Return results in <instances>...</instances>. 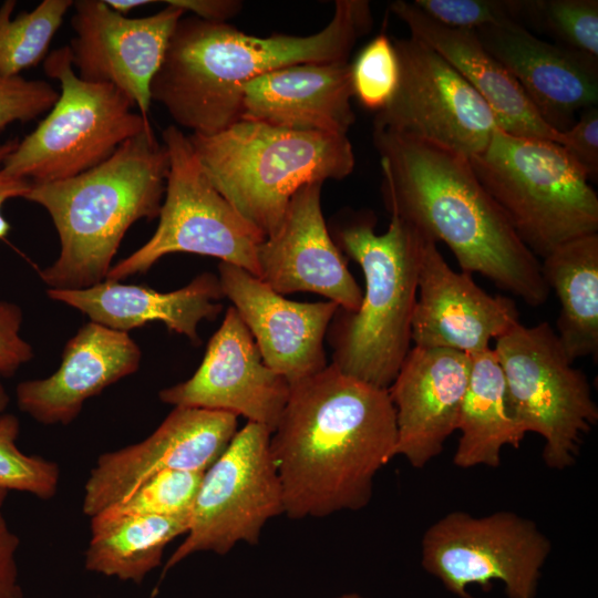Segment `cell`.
Segmentation results:
<instances>
[{
	"label": "cell",
	"mask_w": 598,
	"mask_h": 598,
	"mask_svg": "<svg viewBox=\"0 0 598 598\" xmlns=\"http://www.w3.org/2000/svg\"><path fill=\"white\" fill-rule=\"evenodd\" d=\"M395 411L388 389L328 364L290 384L270 453L285 514L299 519L358 511L377 473L395 455Z\"/></svg>",
	"instance_id": "1"
},
{
	"label": "cell",
	"mask_w": 598,
	"mask_h": 598,
	"mask_svg": "<svg viewBox=\"0 0 598 598\" xmlns=\"http://www.w3.org/2000/svg\"><path fill=\"white\" fill-rule=\"evenodd\" d=\"M382 195L391 216L443 241L462 271L477 272L530 307L549 296L539 259L475 175L470 158L444 145L373 131Z\"/></svg>",
	"instance_id": "2"
},
{
	"label": "cell",
	"mask_w": 598,
	"mask_h": 598,
	"mask_svg": "<svg viewBox=\"0 0 598 598\" xmlns=\"http://www.w3.org/2000/svg\"><path fill=\"white\" fill-rule=\"evenodd\" d=\"M372 24L370 3L363 0L336 1L329 23L306 37L260 38L226 22L182 18L152 81V101L192 134H216L240 121L247 82L293 64L348 60Z\"/></svg>",
	"instance_id": "3"
},
{
	"label": "cell",
	"mask_w": 598,
	"mask_h": 598,
	"mask_svg": "<svg viewBox=\"0 0 598 598\" xmlns=\"http://www.w3.org/2000/svg\"><path fill=\"white\" fill-rule=\"evenodd\" d=\"M168 154L148 126L106 161L76 176L31 184L24 199L51 216L60 239L56 260L40 271L50 289H84L106 279L130 227L158 217Z\"/></svg>",
	"instance_id": "4"
},
{
	"label": "cell",
	"mask_w": 598,
	"mask_h": 598,
	"mask_svg": "<svg viewBox=\"0 0 598 598\" xmlns=\"http://www.w3.org/2000/svg\"><path fill=\"white\" fill-rule=\"evenodd\" d=\"M371 210H347L330 233L362 269L365 289L355 311L338 308L328 328L332 361L342 373L381 389L394 381L411 349V324L426 235L391 216L375 233Z\"/></svg>",
	"instance_id": "5"
},
{
	"label": "cell",
	"mask_w": 598,
	"mask_h": 598,
	"mask_svg": "<svg viewBox=\"0 0 598 598\" xmlns=\"http://www.w3.org/2000/svg\"><path fill=\"white\" fill-rule=\"evenodd\" d=\"M190 145L219 194L266 237L303 185L342 179L354 168L347 135L292 131L240 120Z\"/></svg>",
	"instance_id": "6"
},
{
	"label": "cell",
	"mask_w": 598,
	"mask_h": 598,
	"mask_svg": "<svg viewBox=\"0 0 598 598\" xmlns=\"http://www.w3.org/2000/svg\"><path fill=\"white\" fill-rule=\"evenodd\" d=\"M468 158L481 184L538 259L598 231V196L558 143L498 127L487 147Z\"/></svg>",
	"instance_id": "7"
},
{
	"label": "cell",
	"mask_w": 598,
	"mask_h": 598,
	"mask_svg": "<svg viewBox=\"0 0 598 598\" xmlns=\"http://www.w3.org/2000/svg\"><path fill=\"white\" fill-rule=\"evenodd\" d=\"M44 71L60 83L58 100L4 158L6 173L31 184L66 179L100 165L151 126L118 89L80 79L69 47L50 52Z\"/></svg>",
	"instance_id": "8"
},
{
	"label": "cell",
	"mask_w": 598,
	"mask_h": 598,
	"mask_svg": "<svg viewBox=\"0 0 598 598\" xmlns=\"http://www.w3.org/2000/svg\"><path fill=\"white\" fill-rule=\"evenodd\" d=\"M504 373L508 409L522 431L540 435L549 468L573 465L584 436L598 421L586 374L574 367L547 322H520L493 349Z\"/></svg>",
	"instance_id": "9"
},
{
	"label": "cell",
	"mask_w": 598,
	"mask_h": 598,
	"mask_svg": "<svg viewBox=\"0 0 598 598\" xmlns=\"http://www.w3.org/2000/svg\"><path fill=\"white\" fill-rule=\"evenodd\" d=\"M162 141L169 167L158 226L141 248L111 267L106 279L120 281L146 272L162 257L176 252L215 257L259 278L257 254L266 236L213 186L188 135L169 125Z\"/></svg>",
	"instance_id": "10"
},
{
	"label": "cell",
	"mask_w": 598,
	"mask_h": 598,
	"mask_svg": "<svg viewBox=\"0 0 598 598\" xmlns=\"http://www.w3.org/2000/svg\"><path fill=\"white\" fill-rule=\"evenodd\" d=\"M270 435L267 427L247 422L204 472L186 536L163 574L196 553L225 555L240 542L255 545L265 524L285 514Z\"/></svg>",
	"instance_id": "11"
},
{
	"label": "cell",
	"mask_w": 598,
	"mask_h": 598,
	"mask_svg": "<svg viewBox=\"0 0 598 598\" xmlns=\"http://www.w3.org/2000/svg\"><path fill=\"white\" fill-rule=\"evenodd\" d=\"M550 539L526 517L499 511L482 517L450 512L422 537V566L461 598L466 586L484 590L501 580L509 598H534Z\"/></svg>",
	"instance_id": "12"
},
{
	"label": "cell",
	"mask_w": 598,
	"mask_h": 598,
	"mask_svg": "<svg viewBox=\"0 0 598 598\" xmlns=\"http://www.w3.org/2000/svg\"><path fill=\"white\" fill-rule=\"evenodd\" d=\"M396 91L373 121L383 131L434 142L467 157L482 153L497 121L475 89L442 55L412 38L393 39Z\"/></svg>",
	"instance_id": "13"
},
{
	"label": "cell",
	"mask_w": 598,
	"mask_h": 598,
	"mask_svg": "<svg viewBox=\"0 0 598 598\" xmlns=\"http://www.w3.org/2000/svg\"><path fill=\"white\" fill-rule=\"evenodd\" d=\"M236 415L174 406L145 440L101 454L84 484L82 512L90 518L164 471L204 473L237 433Z\"/></svg>",
	"instance_id": "14"
},
{
	"label": "cell",
	"mask_w": 598,
	"mask_h": 598,
	"mask_svg": "<svg viewBox=\"0 0 598 598\" xmlns=\"http://www.w3.org/2000/svg\"><path fill=\"white\" fill-rule=\"evenodd\" d=\"M75 37L69 50L80 79L123 92L148 118L151 84L184 11L166 7L147 17L128 18L104 0L73 1Z\"/></svg>",
	"instance_id": "15"
},
{
	"label": "cell",
	"mask_w": 598,
	"mask_h": 598,
	"mask_svg": "<svg viewBox=\"0 0 598 598\" xmlns=\"http://www.w3.org/2000/svg\"><path fill=\"white\" fill-rule=\"evenodd\" d=\"M289 393V382L264 363L250 331L230 306L196 372L158 396L173 406L241 415L272 433Z\"/></svg>",
	"instance_id": "16"
},
{
	"label": "cell",
	"mask_w": 598,
	"mask_h": 598,
	"mask_svg": "<svg viewBox=\"0 0 598 598\" xmlns=\"http://www.w3.org/2000/svg\"><path fill=\"white\" fill-rule=\"evenodd\" d=\"M321 187L306 184L292 195L278 229L258 248L259 279L282 296L313 292L355 311L363 291L326 225Z\"/></svg>",
	"instance_id": "17"
},
{
	"label": "cell",
	"mask_w": 598,
	"mask_h": 598,
	"mask_svg": "<svg viewBox=\"0 0 598 598\" xmlns=\"http://www.w3.org/2000/svg\"><path fill=\"white\" fill-rule=\"evenodd\" d=\"M519 322L513 299L484 291L465 271H454L426 236L419 270L411 339L422 348L475 354Z\"/></svg>",
	"instance_id": "18"
},
{
	"label": "cell",
	"mask_w": 598,
	"mask_h": 598,
	"mask_svg": "<svg viewBox=\"0 0 598 598\" xmlns=\"http://www.w3.org/2000/svg\"><path fill=\"white\" fill-rule=\"evenodd\" d=\"M218 279L224 297L250 331L269 369L293 384L328 365L323 342L337 303L289 300L227 262H219Z\"/></svg>",
	"instance_id": "19"
},
{
	"label": "cell",
	"mask_w": 598,
	"mask_h": 598,
	"mask_svg": "<svg viewBox=\"0 0 598 598\" xmlns=\"http://www.w3.org/2000/svg\"><path fill=\"white\" fill-rule=\"evenodd\" d=\"M516 80L543 121L564 133L598 103V60L539 39L517 22L474 31Z\"/></svg>",
	"instance_id": "20"
},
{
	"label": "cell",
	"mask_w": 598,
	"mask_h": 598,
	"mask_svg": "<svg viewBox=\"0 0 598 598\" xmlns=\"http://www.w3.org/2000/svg\"><path fill=\"white\" fill-rule=\"evenodd\" d=\"M471 359L463 352L414 346L388 388L395 411V455L422 468L456 431Z\"/></svg>",
	"instance_id": "21"
},
{
	"label": "cell",
	"mask_w": 598,
	"mask_h": 598,
	"mask_svg": "<svg viewBox=\"0 0 598 598\" xmlns=\"http://www.w3.org/2000/svg\"><path fill=\"white\" fill-rule=\"evenodd\" d=\"M141 355L127 332L90 321L66 342L53 374L18 384V406L41 424L68 425L86 400L136 372Z\"/></svg>",
	"instance_id": "22"
},
{
	"label": "cell",
	"mask_w": 598,
	"mask_h": 598,
	"mask_svg": "<svg viewBox=\"0 0 598 598\" xmlns=\"http://www.w3.org/2000/svg\"><path fill=\"white\" fill-rule=\"evenodd\" d=\"M348 60L266 72L243 86L240 120L302 132L347 135L355 121Z\"/></svg>",
	"instance_id": "23"
},
{
	"label": "cell",
	"mask_w": 598,
	"mask_h": 598,
	"mask_svg": "<svg viewBox=\"0 0 598 598\" xmlns=\"http://www.w3.org/2000/svg\"><path fill=\"white\" fill-rule=\"evenodd\" d=\"M48 297L86 315L91 321L127 332L152 321L198 343L197 326L214 320L224 297L218 276L205 271L169 292L105 279L84 289H48Z\"/></svg>",
	"instance_id": "24"
},
{
	"label": "cell",
	"mask_w": 598,
	"mask_h": 598,
	"mask_svg": "<svg viewBox=\"0 0 598 598\" xmlns=\"http://www.w3.org/2000/svg\"><path fill=\"white\" fill-rule=\"evenodd\" d=\"M391 12L410 35L442 55L492 110L498 127L512 135L563 145L564 134L546 124L509 72L484 48L474 31L444 27L413 2L396 0Z\"/></svg>",
	"instance_id": "25"
},
{
	"label": "cell",
	"mask_w": 598,
	"mask_h": 598,
	"mask_svg": "<svg viewBox=\"0 0 598 598\" xmlns=\"http://www.w3.org/2000/svg\"><path fill=\"white\" fill-rule=\"evenodd\" d=\"M471 367L461 404V436L453 456L460 468L498 467L501 451L518 447L525 433L512 416L503 370L492 348L470 355Z\"/></svg>",
	"instance_id": "26"
},
{
	"label": "cell",
	"mask_w": 598,
	"mask_h": 598,
	"mask_svg": "<svg viewBox=\"0 0 598 598\" xmlns=\"http://www.w3.org/2000/svg\"><path fill=\"white\" fill-rule=\"evenodd\" d=\"M544 280L560 305L556 334L568 358L598 354V233L567 241L543 258Z\"/></svg>",
	"instance_id": "27"
},
{
	"label": "cell",
	"mask_w": 598,
	"mask_h": 598,
	"mask_svg": "<svg viewBox=\"0 0 598 598\" xmlns=\"http://www.w3.org/2000/svg\"><path fill=\"white\" fill-rule=\"evenodd\" d=\"M189 518L99 513L91 517L84 567L138 585L162 564L164 548L187 533Z\"/></svg>",
	"instance_id": "28"
},
{
	"label": "cell",
	"mask_w": 598,
	"mask_h": 598,
	"mask_svg": "<svg viewBox=\"0 0 598 598\" xmlns=\"http://www.w3.org/2000/svg\"><path fill=\"white\" fill-rule=\"evenodd\" d=\"M17 2L0 7V78L21 76L47 58L50 43L73 6L72 0H43L32 11L11 14Z\"/></svg>",
	"instance_id": "29"
},
{
	"label": "cell",
	"mask_w": 598,
	"mask_h": 598,
	"mask_svg": "<svg viewBox=\"0 0 598 598\" xmlns=\"http://www.w3.org/2000/svg\"><path fill=\"white\" fill-rule=\"evenodd\" d=\"M518 23L598 60L597 0H520Z\"/></svg>",
	"instance_id": "30"
},
{
	"label": "cell",
	"mask_w": 598,
	"mask_h": 598,
	"mask_svg": "<svg viewBox=\"0 0 598 598\" xmlns=\"http://www.w3.org/2000/svg\"><path fill=\"white\" fill-rule=\"evenodd\" d=\"M20 424L17 416L0 414V488L52 498L59 488L60 468L50 460L28 455L19 450Z\"/></svg>",
	"instance_id": "31"
},
{
	"label": "cell",
	"mask_w": 598,
	"mask_h": 598,
	"mask_svg": "<svg viewBox=\"0 0 598 598\" xmlns=\"http://www.w3.org/2000/svg\"><path fill=\"white\" fill-rule=\"evenodd\" d=\"M200 472L164 471L101 513L113 515H190L203 478ZM97 515V514H96Z\"/></svg>",
	"instance_id": "32"
},
{
	"label": "cell",
	"mask_w": 598,
	"mask_h": 598,
	"mask_svg": "<svg viewBox=\"0 0 598 598\" xmlns=\"http://www.w3.org/2000/svg\"><path fill=\"white\" fill-rule=\"evenodd\" d=\"M351 65L353 96L368 110L381 111L394 95L400 65L391 38L384 32L374 37Z\"/></svg>",
	"instance_id": "33"
},
{
	"label": "cell",
	"mask_w": 598,
	"mask_h": 598,
	"mask_svg": "<svg viewBox=\"0 0 598 598\" xmlns=\"http://www.w3.org/2000/svg\"><path fill=\"white\" fill-rule=\"evenodd\" d=\"M429 18L453 29L476 31L481 28L517 22L520 0H414Z\"/></svg>",
	"instance_id": "34"
},
{
	"label": "cell",
	"mask_w": 598,
	"mask_h": 598,
	"mask_svg": "<svg viewBox=\"0 0 598 598\" xmlns=\"http://www.w3.org/2000/svg\"><path fill=\"white\" fill-rule=\"evenodd\" d=\"M59 92L42 80L0 78V130L13 122H29L49 111Z\"/></svg>",
	"instance_id": "35"
},
{
	"label": "cell",
	"mask_w": 598,
	"mask_h": 598,
	"mask_svg": "<svg viewBox=\"0 0 598 598\" xmlns=\"http://www.w3.org/2000/svg\"><path fill=\"white\" fill-rule=\"evenodd\" d=\"M561 145L588 179L598 177V109L588 107L579 113L575 124L563 133Z\"/></svg>",
	"instance_id": "36"
},
{
	"label": "cell",
	"mask_w": 598,
	"mask_h": 598,
	"mask_svg": "<svg viewBox=\"0 0 598 598\" xmlns=\"http://www.w3.org/2000/svg\"><path fill=\"white\" fill-rule=\"evenodd\" d=\"M22 309L10 301H0V377L13 375L33 358V349L21 334Z\"/></svg>",
	"instance_id": "37"
},
{
	"label": "cell",
	"mask_w": 598,
	"mask_h": 598,
	"mask_svg": "<svg viewBox=\"0 0 598 598\" xmlns=\"http://www.w3.org/2000/svg\"><path fill=\"white\" fill-rule=\"evenodd\" d=\"M7 496L0 488V598H23L17 561L20 540L3 514Z\"/></svg>",
	"instance_id": "38"
},
{
	"label": "cell",
	"mask_w": 598,
	"mask_h": 598,
	"mask_svg": "<svg viewBox=\"0 0 598 598\" xmlns=\"http://www.w3.org/2000/svg\"><path fill=\"white\" fill-rule=\"evenodd\" d=\"M164 3L214 22H226L238 14L243 7V2L235 0H167Z\"/></svg>",
	"instance_id": "39"
},
{
	"label": "cell",
	"mask_w": 598,
	"mask_h": 598,
	"mask_svg": "<svg viewBox=\"0 0 598 598\" xmlns=\"http://www.w3.org/2000/svg\"><path fill=\"white\" fill-rule=\"evenodd\" d=\"M18 143L19 140L14 138L0 144V163L16 148ZM30 186L29 181L12 176L0 168V239L6 238L10 230V224L1 212L4 203L12 198H23Z\"/></svg>",
	"instance_id": "40"
},
{
	"label": "cell",
	"mask_w": 598,
	"mask_h": 598,
	"mask_svg": "<svg viewBox=\"0 0 598 598\" xmlns=\"http://www.w3.org/2000/svg\"><path fill=\"white\" fill-rule=\"evenodd\" d=\"M8 403H9V394H8L4 385L2 384L1 377H0V414L3 413V411L6 410Z\"/></svg>",
	"instance_id": "41"
},
{
	"label": "cell",
	"mask_w": 598,
	"mask_h": 598,
	"mask_svg": "<svg viewBox=\"0 0 598 598\" xmlns=\"http://www.w3.org/2000/svg\"><path fill=\"white\" fill-rule=\"evenodd\" d=\"M337 598H364L355 592H351V594H344V595H341Z\"/></svg>",
	"instance_id": "42"
}]
</instances>
